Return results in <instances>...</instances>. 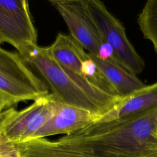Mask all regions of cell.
Instances as JSON below:
<instances>
[{"label":"cell","instance_id":"1","mask_svg":"<svg viewBox=\"0 0 157 157\" xmlns=\"http://www.w3.org/2000/svg\"><path fill=\"white\" fill-rule=\"evenodd\" d=\"M57 141L98 157H157V107L109 121L93 122Z\"/></svg>","mask_w":157,"mask_h":157},{"label":"cell","instance_id":"9","mask_svg":"<svg viewBox=\"0 0 157 157\" xmlns=\"http://www.w3.org/2000/svg\"><path fill=\"white\" fill-rule=\"evenodd\" d=\"M156 107L157 82L149 85H145L131 95L123 98L110 110L95 121H109Z\"/></svg>","mask_w":157,"mask_h":157},{"label":"cell","instance_id":"14","mask_svg":"<svg viewBox=\"0 0 157 157\" xmlns=\"http://www.w3.org/2000/svg\"><path fill=\"white\" fill-rule=\"evenodd\" d=\"M0 157H21L13 143L8 142L0 136Z\"/></svg>","mask_w":157,"mask_h":157},{"label":"cell","instance_id":"7","mask_svg":"<svg viewBox=\"0 0 157 157\" xmlns=\"http://www.w3.org/2000/svg\"><path fill=\"white\" fill-rule=\"evenodd\" d=\"M66 23L71 36L89 53L97 56L102 39L87 8L85 0L49 1Z\"/></svg>","mask_w":157,"mask_h":157},{"label":"cell","instance_id":"6","mask_svg":"<svg viewBox=\"0 0 157 157\" xmlns=\"http://www.w3.org/2000/svg\"><path fill=\"white\" fill-rule=\"evenodd\" d=\"M7 42L18 53L37 45V33L26 0H0V44Z\"/></svg>","mask_w":157,"mask_h":157},{"label":"cell","instance_id":"3","mask_svg":"<svg viewBox=\"0 0 157 157\" xmlns=\"http://www.w3.org/2000/svg\"><path fill=\"white\" fill-rule=\"evenodd\" d=\"M58 101L53 94L40 97L27 107L0 112V136L17 144L28 141L55 115Z\"/></svg>","mask_w":157,"mask_h":157},{"label":"cell","instance_id":"13","mask_svg":"<svg viewBox=\"0 0 157 157\" xmlns=\"http://www.w3.org/2000/svg\"><path fill=\"white\" fill-rule=\"evenodd\" d=\"M137 22L145 39L150 41L157 53V0H148L137 17Z\"/></svg>","mask_w":157,"mask_h":157},{"label":"cell","instance_id":"8","mask_svg":"<svg viewBox=\"0 0 157 157\" xmlns=\"http://www.w3.org/2000/svg\"><path fill=\"white\" fill-rule=\"evenodd\" d=\"M96 120V117L90 111L58 101L53 117L35 134L32 139L57 134L69 135Z\"/></svg>","mask_w":157,"mask_h":157},{"label":"cell","instance_id":"5","mask_svg":"<svg viewBox=\"0 0 157 157\" xmlns=\"http://www.w3.org/2000/svg\"><path fill=\"white\" fill-rule=\"evenodd\" d=\"M48 86L37 76L19 54L0 47V91L16 104L34 101L49 94Z\"/></svg>","mask_w":157,"mask_h":157},{"label":"cell","instance_id":"11","mask_svg":"<svg viewBox=\"0 0 157 157\" xmlns=\"http://www.w3.org/2000/svg\"><path fill=\"white\" fill-rule=\"evenodd\" d=\"M47 49L53 59L62 67L83 76L81 65L88 57V53L71 35L59 33L53 44Z\"/></svg>","mask_w":157,"mask_h":157},{"label":"cell","instance_id":"2","mask_svg":"<svg viewBox=\"0 0 157 157\" xmlns=\"http://www.w3.org/2000/svg\"><path fill=\"white\" fill-rule=\"evenodd\" d=\"M18 54L42 77L58 101L90 111L96 120L123 98L102 91L84 77L66 69L53 59L47 48L30 45Z\"/></svg>","mask_w":157,"mask_h":157},{"label":"cell","instance_id":"15","mask_svg":"<svg viewBox=\"0 0 157 157\" xmlns=\"http://www.w3.org/2000/svg\"><path fill=\"white\" fill-rule=\"evenodd\" d=\"M114 55V50L112 46L107 42H104L99 47L97 57L102 60L112 59Z\"/></svg>","mask_w":157,"mask_h":157},{"label":"cell","instance_id":"12","mask_svg":"<svg viewBox=\"0 0 157 157\" xmlns=\"http://www.w3.org/2000/svg\"><path fill=\"white\" fill-rule=\"evenodd\" d=\"M14 145L21 157H98L45 138L33 139Z\"/></svg>","mask_w":157,"mask_h":157},{"label":"cell","instance_id":"4","mask_svg":"<svg viewBox=\"0 0 157 157\" xmlns=\"http://www.w3.org/2000/svg\"><path fill=\"white\" fill-rule=\"evenodd\" d=\"M90 13L104 42L114 50L112 59L134 75L140 74L145 62L129 40L122 23L99 0H85Z\"/></svg>","mask_w":157,"mask_h":157},{"label":"cell","instance_id":"16","mask_svg":"<svg viewBox=\"0 0 157 157\" xmlns=\"http://www.w3.org/2000/svg\"><path fill=\"white\" fill-rule=\"evenodd\" d=\"M15 104L16 102L12 98L0 91V112Z\"/></svg>","mask_w":157,"mask_h":157},{"label":"cell","instance_id":"10","mask_svg":"<svg viewBox=\"0 0 157 157\" xmlns=\"http://www.w3.org/2000/svg\"><path fill=\"white\" fill-rule=\"evenodd\" d=\"M88 55L95 62L119 96L127 97L146 85L136 75L131 74L114 60H102L89 53Z\"/></svg>","mask_w":157,"mask_h":157}]
</instances>
